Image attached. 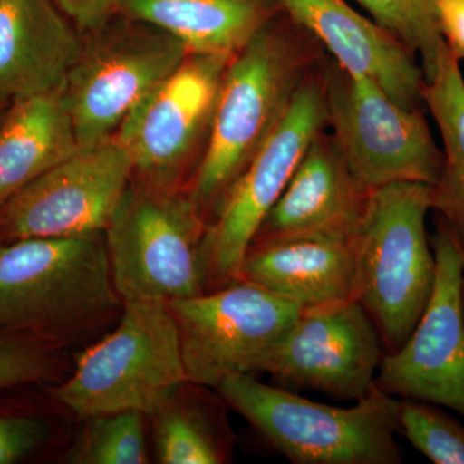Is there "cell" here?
Wrapping results in <instances>:
<instances>
[{"label":"cell","mask_w":464,"mask_h":464,"mask_svg":"<svg viewBox=\"0 0 464 464\" xmlns=\"http://www.w3.org/2000/svg\"><path fill=\"white\" fill-rule=\"evenodd\" d=\"M463 308H464V284H463Z\"/></svg>","instance_id":"obj_31"},{"label":"cell","mask_w":464,"mask_h":464,"mask_svg":"<svg viewBox=\"0 0 464 464\" xmlns=\"http://www.w3.org/2000/svg\"><path fill=\"white\" fill-rule=\"evenodd\" d=\"M186 378L215 389L231 374L259 372L302 307L246 280L169 302Z\"/></svg>","instance_id":"obj_10"},{"label":"cell","mask_w":464,"mask_h":464,"mask_svg":"<svg viewBox=\"0 0 464 464\" xmlns=\"http://www.w3.org/2000/svg\"><path fill=\"white\" fill-rule=\"evenodd\" d=\"M188 54L170 34L121 14L83 35L81 53L63 87L79 149L112 139L127 116Z\"/></svg>","instance_id":"obj_7"},{"label":"cell","mask_w":464,"mask_h":464,"mask_svg":"<svg viewBox=\"0 0 464 464\" xmlns=\"http://www.w3.org/2000/svg\"><path fill=\"white\" fill-rule=\"evenodd\" d=\"M371 191L351 170L334 134L322 130L314 137L255 241L313 232L355 234Z\"/></svg>","instance_id":"obj_17"},{"label":"cell","mask_w":464,"mask_h":464,"mask_svg":"<svg viewBox=\"0 0 464 464\" xmlns=\"http://www.w3.org/2000/svg\"><path fill=\"white\" fill-rule=\"evenodd\" d=\"M82 45L52 0H0V103L63 88Z\"/></svg>","instance_id":"obj_18"},{"label":"cell","mask_w":464,"mask_h":464,"mask_svg":"<svg viewBox=\"0 0 464 464\" xmlns=\"http://www.w3.org/2000/svg\"><path fill=\"white\" fill-rule=\"evenodd\" d=\"M310 54L289 34L266 24L232 56L217 97L197 172L186 188L207 219L288 111Z\"/></svg>","instance_id":"obj_2"},{"label":"cell","mask_w":464,"mask_h":464,"mask_svg":"<svg viewBox=\"0 0 464 464\" xmlns=\"http://www.w3.org/2000/svg\"><path fill=\"white\" fill-rule=\"evenodd\" d=\"M431 186L395 182L369 194L353 235L356 295L373 320L384 353L414 331L435 285L436 261L427 239Z\"/></svg>","instance_id":"obj_4"},{"label":"cell","mask_w":464,"mask_h":464,"mask_svg":"<svg viewBox=\"0 0 464 464\" xmlns=\"http://www.w3.org/2000/svg\"><path fill=\"white\" fill-rule=\"evenodd\" d=\"M299 26L328 48L337 65L353 76H365L408 109H420L424 75L414 54L377 24L343 0H279Z\"/></svg>","instance_id":"obj_15"},{"label":"cell","mask_w":464,"mask_h":464,"mask_svg":"<svg viewBox=\"0 0 464 464\" xmlns=\"http://www.w3.org/2000/svg\"><path fill=\"white\" fill-rule=\"evenodd\" d=\"M188 382L179 328L164 302H124L118 325L82 351L52 399L82 420L115 411L148 415Z\"/></svg>","instance_id":"obj_5"},{"label":"cell","mask_w":464,"mask_h":464,"mask_svg":"<svg viewBox=\"0 0 464 464\" xmlns=\"http://www.w3.org/2000/svg\"><path fill=\"white\" fill-rule=\"evenodd\" d=\"M275 449L295 464H400L399 399L375 384L348 408L311 401L292 390L268 386L248 373L216 387Z\"/></svg>","instance_id":"obj_3"},{"label":"cell","mask_w":464,"mask_h":464,"mask_svg":"<svg viewBox=\"0 0 464 464\" xmlns=\"http://www.w3.org/2000/svg\"><path fill=\"white\" fill-rule=\"evenodd\" d=\"M133 179L116 137L79 149L0 206V243L102 232Z\"/></svg>","instance_id":"obj_12"},{"label":"cell","mask_w":464,"mask_h":464,"mask_svg":"<svg viewBox=\"0 0 464 464\" xmlns=\"http://www.w3.org/2000/svg\"><path fill=\"white\" fill-rule=\"evenodd\" d=\"M50 426L30 415H0V464L32 456L48 441Z\"/></svg>","instance_id":"obj_27"},{"label":"cell","mask_w":464,"mask_h":464,"mask_svg":"<svg viewBox=\"0 0 464 464\" xmlns=\"http://www.w3.org/2000/svg\"><path fill=\"white\" fill-rule=\"evenodd\" d=\"M61 364L60 347L20 333L0 331V390L57 381Z\"/></svg>","instance_id":"obj_26"},{"label":"cell","mask_w":464,"mask_h":464,"mask_svg":"<svg viewBox=\"0 0 464 464\" xmlns=\"http://www.w3.org/2000/svg\"><path fill=\"white\" fill-rule=\"evenodd\" d=\"M440 32L450 53L464 60V0H432Z\"/></svg>","instance_id":"obj_29"},{"label":"cell","mask_w":464,"mask_h":464,"mask_svg":"<svg viewBox=\"0 0 464 464\" xmlns=\"http://www.w3.org/2000/svg\"><path fill=\"white\" fill-rule=\"evenodd\" d=\"M234 54L188 53L181 66L127 116L115 137L130 151L133 179L182 188L209 133L222 79Z\"/></svg>","instance_id":"obj_13"},{"label":"cell","mask_w":464,"mask_h":464,"mask_svg":"<svg viewBox=\"0 0 464 464\" xmlns=\"http://www.w3.org/2000/svg\"><path fill=\"white\" fill-rule=\"evenodd\" d=\"M265 0H119V14L157 26L188 53L235 54L268 24Z\"/></svg>","instance_id":"obj_20"},{"label":"cell","mask_w":464,"mask_h":464,"mask_svg":"<svg viewBox=\"0 0 464 464\" xmlns=\"http://www.w3.org/2000/svg\"><path fill=\"white\" fill-rule=\"evenodd\" d=\"M423 101L438 125L444 157L439 181L431 186L432 209L464 246V78L448 47L435 74L424 82Z\"/></svg>","instance_id":"obj_22"},{"label":"cell","mask_w":464,"mask_h":464,"mask_svg":"<svg viewBox=\"0 0 464 464\" xmlns=\"http://www.w3.org/2000/svg\"><path fill=\"white\" fill-rule=\"evenodd\" d=\"M364 5L377 25L418 54L422 61L424 82L435 74L439 58L447 48L432 0H357Z\"/></svg>","instance_id":"obj_24"},{"label":"cell","mask_w":464,"mask_h":464,"mask_svg":"<svg viewBox=\"0 0 464 464\" xmlns=\"http://www.w3.org/2000/svg\"><path fill=\"white\" fill-rule=\"evenodd\" d=\"M328 123L324 78L306 76L282 121L258 150L207 224L200 248L206 292L237 280L241 262L295 168Z\"/></svg>","instance_id":"obj_8"},{"label":"cell","mask_w":464,"mask_h":464,"mask_svg":"<svg viewBox=\"0 0 464 464\" xmlns=\"http://www.w3.org/2000/svg\"><path fill=\"white\" fill-rule=\"evenodd\" d=\"M430 244L436 261L431 298L404 344L382 357L375 384L395 398L464 418V246L440 217Z\"/></svg>","instance_id":"obj_11"},{"label":"cell","mask_w":464,"mask_h":464,"mask_svg":"<svg viewBox=\"0 0 464 464\" xmlns=\"http://www.w3.org/2000/svg\"><path fill=\"white\" fill-rule=\"evenodd\" d=\"M146 418L141 411H115L84 420L65 456L69 464L149 462Z\"/></svg>","instance_id":"obj_23"},{"label":"cell","mask_w":464,"mask_h":464,"mask_svg":"<svg viewBox=\"0 0 464 464\" xmlns=\"http://www.w3.org/2000/svg\"><path fill=\"white\" fill-rule=\"evenodd\" d=\"M353 235L313 232L255 241L237 279L262 286L302 308L355 299Z\"/></svg>","instance_id":"obj_16"},{"label":"cell","mask_w":464,"mask_h":464,"mask_svg":"<svg viewBox=\"0 0 464 464\" xmlns=\"http://www.w3.org/2000/svg\"><path fill=\"white\" fill-rule=\"evenodd\" d=\"M384 355L373 320L356 299L302 308L259 372L284 389L357 401L375 386Z\"/></svg>","instance_id":"obj_14"},{"label":"cell","mask_w":464,"mask_h":464,"mask_svg":"<svg viewBox=\"0 0 464 464\" xmlns=\"http://www.w3.org/2000/svg\"><path fill=\"white\" fill-rule=\"evenodd\" d=\"M121 310L105 231L0 243V331L61 348Z\"/></svg>","instance_id":"obj_1"},{"label":"cell","mask_w":464,"mask_h":464,"mask_svg":"<svg viewBox=\"0 0 464 464\" xmlns=\"http://www.w3.org/2000/svg\"><path fill=\"white\" fill-rule=\"evenodd\" d=\"M399 432L435 464H464V426L441 406L399 399Z\"/></svg>","instance_id":"obj_25"},{"label":"cell","mask_w":464,"mask_h":464,"mask_svg":"<svg viewBox=\"0 0 464 464\" xmlns=\"http://www.w3.org/2000/svg\"><path fill=\"white\" fill-rule=\"evenodd\" d=\"M78 151L63 88L12 101L0 121V206Z\"/></svg>","instance_id":"obj_19"},{"label":"cell","mask_w":464,"mask_h":464,"mask_svg":"<svg viewBox=\"0 0 464 464\" xmlns=\"http://www.w3.org/2000/svg\"><path fill=\"white\" fill-rule=\"evenodd\" d=\"M224 399L209 387L185 382L150 411L155 457L161 464H225L235 436Z\"/></svg>","instance_id":"obj_21"},{"label":"cell","mask_w":464,"mask_h":464,"mask_svg":"<svg viewBox=\"0 0 464 464\" xmlns=\"http://www.w3.org/2000/svg\"><path fill=\"white\" fill-rule=\"evenodd\" d=\"M82 35L97 32L119 14V0H52Z\"/></svg>","instance_id":"obj_28"},{"label":"cell","mask_w":464,"mask_h":464,"mask_svg":"<svg viewBox=\"0 0 464 464\" xmlns=\"http://www.w3.org/2000/svg\"><path fill=\"white\" fill-rule=\"evenodd\" d=\"M0 105H3V103H0ZM3 115H2V108H0V121H2Z\"/></svg>","instance_id":"obj_30"},{"label":"cell","mask_w":464,"mask_h":464,"mask_svg":"<svg viewBox=\"0 0 464 464\" xmlns=\"http://www.w3.org/2000/svg\"><path fill=\"white\" fill-rule=\"evenodd\" d=\"M207 219L188 190L132 179L105 230L112 282L124 302L206 293L200 248Z\"/></svg>","instance_id":"obj_6"},{"label":"cell","mask_w":464,"mask_h":464,"mask_svg":"<svg viewBox=\"0 0 464 464\" xmlns=\"http://www.w3.org/2000/svg\"><path fill=\"white\" fill-rule=\"evenodd\" d=\"M323 78L328 123L348 166L368 190L395 182L439 181L444 157L422 110L399 105L372 79L348 75L338 65Z\"/></svg>","instance_id":"obj_9"}]
</instances>
